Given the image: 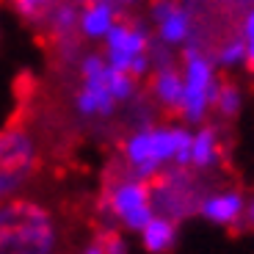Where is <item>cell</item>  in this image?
<instances>
[{
  "instance_id": "15",
  "label": "cell",
  "mask_w": 254,
  "mask_h": 254,
  "mask_svg": "<svg viewBox=\"0 0 254 254\" xmlns=\"http://www.w3.org/2000/svg\"><path fill=\"white\" fill-rule=\"evenodd\" d=\"M213 105L221 111V116H238L243 108V97H241V91H238V86H229V83L221 86V83H218Z\"/></svg>"
},
{
  "instance_id": "11",
  "label": "cell",
  "mask_w": 254,
  "mask_h": 254,
  "mask_svg": "<svg viewBox=\"0 0 254 254\" xmlns=\"http://www.w3.org/2000/svg\"><path fill=\"white\" fill-rule=\"evenodd\" d=\"M114 22H116V8L111 0H91L89 6L80 11V17H77L80 33L89 39H102L111 31Z\"/></svg>"
},
{
  "instance_id": "16",
  "label": "cell",
  "mask_w": 254,
  "mask_h": 254,
  "mask_svg": "<svg viewBox=\"0 0 254 254\" xmlns=\"http://www.w3.org/2000/svg\"><path fill=\"white\" fill-rule=\"evenodd\" d=\"M77 8L69 6V3H64V6H58L56 11H53V28H56V33H61V36H66V33H72L77 28Z\"/></svg>"
},
{
  "instance_id": "26",
  "label": "cell",
  "mask_w": 254,
  "mask_h": 254,
  "mask_svg": "<svg viewBox=\"0 0 254 254\" xmlns=\"http://www.w3.org/2000/svg\"><path fill=\"white\" fill-rule=\"evenodd\" d=\"M246 3H252V0H246Z\"/></svg>"
},
{
  "instance_id": "18",
  "label": "cell",
  "mask_w": 254,
  "mask_h": 254,
  "mask_svg": "<svg viewBox=\"0 0 254 254\" xmlns=\"http://www.w3.org/2000/svg\"><path fill=\"white\" fill-rule=\"evenodd\" d=\"M190 138L193 133H188L185 127H174V163L177 166L190 163Z\"/></svg>"
},
{
  "instance_id": "21",
  "label": "cell",
  "mask_w": 254,
  "mask_h": 254,
  "mask_svg": "<svg viewBox=\"0 0 254 254\" xmlns=\"http://www.w3.org/2000/svg\"><path fill=\"white\" fill-rule=\"evenodd\" d=\"M252 36H254V3L243 17V39H252Z\"/></svg>"
},
{
  "instance_id": "9",
  "label": "cell",
  "mask_w": 254,
  "mask_h": 254,
  "mask_svg": "<svg viewBox=\"0 0 254 254\" xmlns=\"http://www.w3.org/2000/svg\"><path fill=\"white\" fill-rule=\"evenodd\" d=\"M141 246L152 254H163L169 249H174V241H177V227H174V218L160 216L155 213L149 221L141 227Z\"/></svg>"
},
{
  "instance_id": "2",
  "label": "cell",
  "mask_w": 254,
  "mask_h": 254,
  "mask_svg": "<svg viewBox=\"0 0 254 254\" xmlns=\"http://www.w3.org/2000/svg\"><path fill=\"white\" fill-rule=\"evenodd\" d=\"M185 69H183V100H180V114L188 125H199L204 119V114L210 111L213 100H216V69L210 58L202 56V50L193 45L185 47Z\"/></svg>"
},
{
  "instance_id": "8",
  "label": "cell",
  "mask_w": 254,
  "mask_h": 254,
  "mask_svg": "<svg viewBox=\"0 0 254 254\" xmlns=\"http://www.w3.org/2000/svg\"><path fill=\"white\" fill-rule=\"evenodd\" d=\"M75 108L83 116H111L116 100L102 80H83V89L75 94Z\"/></svg>"
},
{
  "instance_id": "14",
  "label": "cell",
  "mask_w": 254,
  "mask_h": 254,
  "mask_svg": "<svg viewBox=\"0 0 254 254\" xmlns=\"http://www.w3.org/2000/svg\"><path fill=\"white\" fill-rule=\"evenodd\" d=\"M94 80L105 83V89L114 94L116 102H127V100H133V94H135V77L125 69L111 66V64H105V69H102L100 77H94Z\"/></svg>"
},
{
  "instance_id": "7",
  "label": "cell",
  "mask_w": 254,
  "mask_h": 254,
  "mask_svg": "<svg viewBox=\"0 0 254 254\" xmlns=\"http://www.w3.org/2000/svg\"><path fill=\"white\" fill-rule=\"evenodd\" d=\"M199 213L204 221L216 224V227H232L246 213V199L241 190H218V193H210L202 199Z\"/></svg>"
},
{
  "instance_id": "27",
  "label": "cell",
  "mask_w": 254,
  "mask_h": 254,
  "mask_svg": "<svg viewBox=\"0 0 254 254\" xmlns=\"http://www.w3.org/2000/svg\"><path fill=\"white\" fill-rule=\"evenodd\" d=\"M252 3H254V0H252Z\"/></svg>"
},
{
  "instance_id": "10",
  "label": "cell",
  "mask_w": 254,
  "mask_h": 254,
  "mask_svg": "<svg viewBox=\"0 0 254 254\" xmlns=\"http://www.w3.org/2000/svg\"><path fill=\"white\" fill-rule=\"evenodd\" d=\"M190 33H193V17H190L188 8L177 6V3L158 19V36L163 45H172V47L185 45Z\"/></svg>"
},
{
  "instance_id": "24",
  "label": "cell",
  "mask_w": 254,
  "mask_h": 254,
  "mask_svg": "<svg viewBox=\"0 0 254 254\" xmlns=\"http://www.w3.org/2000/svg\"><path fill=\"white\" fill-rule=\"evenodd\" d=\"M243 216H246V221L254 227V199H252V202H246V213H243Z\"/></svg>"
},
{
  "instance_id": "23",
  "label": "cell",
  "mask_w": 254,
  "mask_h": 254,
  "mask_svg": "<svg viewBox=\"0 0 254 254\" xmlns=\"http://www.w3.org/2000/svg\"><path fill=\"white\" fill-rule=\"evenodd\" d=\"M249 69H254V36L246 39V61H243Z\"/></svg>"
},
{
  "instance_id": "1",
  "label": "cell",
  "mask_w": 254,
  "mask_h": 254,
  "mask_svg": "<svg viewBox=\"0 0 254 254\" xmlns=\"http://www.w3.org/2000/svg\"><path fill=\"white\" fill-rule=\"evenodd\" d=\"M56 232L45 210L31 204L0 207V249L3 252H50Z\"/></svg>"
},
{
  "instance_id": "3",
  "label": "cell",
  "mask_w": 254,
  "mask_h": 254,
  "mask_svg": "<svg viewBox=\"0 0 254 254\" xmlns=\"http://www.w3.org/2000/svg\"><path fill=\"white\" fill-rule=\"evenodd\" d=\"M125 160L135 177L152 180L163 163H174V127H146L125 141Z\"/></svg>"
},
{
  "instance_id": "12",
  "label": "cell",
  "mask_w": 254,
  "mask_h": 254,
  "mask_svg": "<svg viewBox=\"0 0 254 254\" xmlns=\"http://www.w3.org/2000/svg\"><path fill=\"white\" fill-rule=\"evenodd\" d=\"M152 91L163 108H180V100H183V72L172 69V66L158 69V75L152 80Z\"/></svg>"
},
{
  "instance_id": "19",
  "label": "cell",
  "mask_w": 254,
  "mask_h": 254,
  "mask_svg": "<svg viewBox=\"0 0 254 254\" xmlns=\"http://www.w3.org/2000/svg\"><path fill=\"white\" fill-rule=\"evenodd\" d=\"M105 56H86L80 64V77L83 80H94V77H100V72L105 69Z\"/></svg>"
},
{
  "instance_id": "22",
  "label": "cell",
  "mask_w": 254,
  "mask_h": 254,
  "mask_svg": "<svg viewBox=\"0 0 254 254\" xmlns=\"http://www.w3.org/2000/svg\"><path fill=\"white\" fill-rule=\"evenodd\" d=\"M172 6H174L172 0H158V3H155V6H152V19H155V22H158V19L163 17V14L169 11V8H172Z\"/></svg>"
},
{
  "instance_id": "20",
  "label": "cell",
  "mask_w": 254,
  "mask_h": 254,
  "mask_svg": "<svg viewBox=\"0 0 254 254\" xmlns=\"http://www.w3.org/2000/svg\"><path fill=\"white\" fill-rule=\"evenodd\" d=\"M14 3H17V8L25 14V17H33V14L45 6V3H50V0H14Z\"/></svg>"
},
{
  "instance_id": "13",
  "label": "cell",
  "mask_w": 254,
  "mask_h": 254,
  "mask_svg": "<svg viewBox=\"0 0 254 254\" xmlns=\"http://www.w3.org/2000/svg\"><path fill=\"white\" fill-rule=\"evenodd\" d=\"M218 152H221V146H218V133L213 127H202V130L193 133V138H190V166L207 169L218 160Z\"/></svg>"
},
{
  "instance_id": "4",
  "label": "cell",
  "mask_w": 254,
  "mask_h": 254,
  "mask_svg": "<svg viewBox=\"0 0 254 254\" xmlns=\"http://www.w3.org/2000/svg\"><path fill=\"white\" fill-rule=\"evenodd\" d=\"M33 163V144L25 133H0V199L17 193Z\"/></svg>"
},
{
  "instance_id": "17",
  "label": "cell",
  "mask_w": 254,
  "mask_h": 254,
  "mask_svg": "<svg viewBox=\"0 0 254 254\" xmlns=\"http://www.w3.org/2000/svg\"><path fill=\"white\" fill-rule=\"evenodd\" d=\"M246 61V39H232L218 50V64L221 66H238V64Z\"/></svg>"
},
{
  "instance_id": "25",
  "label": "cell",
  "mask_w": 254,
  "mask_h": 254,
  "mask_svg": "<svg viewBox=\"0 0 254 254\" xmlns=\"http://www.w3.org/2000/svg\"><path fill=\"white\" fill-rule=\"evenodd\" d=\"M111 3H135V0H111Z\"/></svg>"
},
{
  "instance_id": "5",
  "label": "cell",
  "mask_w": 254,
  "mask_h": 254,
  "mask_svg": "<svg viewBox=\"0 0 254 254\" xmlns=\"http://www.w3.org/2000/svg\"><path fill=\"white\" fill-rule=\"evenodd\" d=\"M108 202H111L114 216L119 218V221L125 224V229H130V232H141V227L155 216L152 193L146 188V180H141V177L122 180L119 185H114Z\"/></svg>"
},
{
  "instance_id": "6",
  "label": "cell",
  "mask_w": 254,
  "mask_h": 254,
  "mask_svg": "<svg viewBox=\"0 0 254 254\" xmlns=\"http://www.w3.org/2000/svg\"><path fill=\"white\" fill-rule=\"evenodd\" d=\"M102 42H105V61L125 72L130 69V64H133L135 56L149 53V36H146L144 28H133V25H127V22H119V19L102 36Z\"/></svg>"
}]
</instances>
